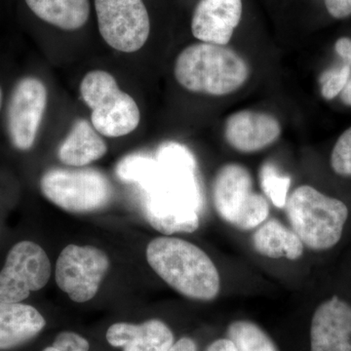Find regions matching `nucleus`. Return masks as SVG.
<instances>
[{"mask_svg": "<svg viewBox=\"0 0 351 351\" xmlns=\"http://www.w3.org/2000/svg\"><path fill=\"white\" fill-rule=\"evenodd\" d=\"M147 261L157 276L188 299L210 302L221 290V277L211 258L186 240L156 237L145 251Z\"/></svg>", "mask_w": 351, "mask_h": 351, "instance_id": "nucleus-1", "label": "nucleus"}, {"mask_svg": "<svg viewBox=\"0 0 351 351\" xmlns=\"http://www.w3.org/2000/svg\"><path fill=\"white\" fill-rule=\"evenodd\" d=\"M250 66L237 51L217 44H191L178 55L174 75L193 93L221 97L234 93L250 76Z\"/></svg>", "mask_w": 351, "mask_h": 351, "instance_id": "nucleus-2", "label": "nucleus"}, {"mask_svg": "<svg viewBox=\"0 0 351 351\" xmlns=\"http://www.w3.org/2000/svg\"><path fill=\"white\" fill-rule=\"evenodd\" d=\"M286 208L292 230L307 248L329 250L343 237L348 219V208L343 201L304 184L288 196Z\"/></svg>", "mask_w": 351, "mask_h": 351, "instance_id": "nucleus-3", "label": "nucleus"}, {"mask_svg": "<svg viewBox=\"0 0 351 351\" xmlns=\"http://www.w3.org/2000/svg\"><path fill=\"white\" fill-rule=\"evenodd\" d=\"M80 95L91 110L95 130L105 137H123L140 123L137 103L120 89L115 78L108 71H89L80 83Z\"/></svg>", "mask_w": 351, "mask_h": 351, "instance_id": "nucleus-4", "label": "nucleus"}, {"mask_svg": "<svg viewBox=\"0 0 351 351\" xmlns=\"http://www.w3.org/2000/svg\"><path fill=\"white\" fill-rule=\"evenodd\" d=\"M213 202L219 218L240 230H253L269 218V201L253 191L250 172L240 164L219 168L214 180Z\"/></svg>", "mask_w": 351, "mask_h": 351, "instance_id": "nucleus-5", "label": "nucleus"}, {"mask_svg": "<svg viewBox=\"0 0 351 351\" xmlns=\"http://www.w3.org/2000/svg\"><path fill=\"white\" fill-rule=\"evenodd\" d=\"M40 191L57 207L76 214L103 209L112 197L110 182L95 169L53 168L41 177Z\"/></svg>", "mask_w": 351, "mask_h": 351, "instance_id": "nucleus-6", "label": "nucleus"}, {"mask_svg": "<svg viewBox=\"0 0 351 351\" xmlns=\"http://www.w3.org/2000/svg\"><path fill=\"white\" fill-rule=\"evenodd\" d=\"M107 254L94 246L71 244L59 255L55 279L71 301L82 304L93 299L110 269Z\"/></svg>", "mask_w": 351, "mask_h": 351, "instance_id": "nucleus-7", "label": "nucleus"}, {"mask_svg": "<svg viewBox=\"0 0 351 351\" xmlns=\"http://www.w3.org/2000/svg\"><path fill=\"white\" fill-rule=\"evenodd\" d=\"M51 274L52 265L43 247L27 240L18 242L0 270V302L25 301L47 285Z\"/></svg>", "mask_w": 351, "mask_h": 351, "instance_id": "nucleus-8", "label": "nucleus"}, {"mask_svg": "<svg viewBox=\"0 0 351 351\" xmlns=\"http://www.w3.org/2000/svg\"><path fill=\"white\" fill-rule=\"evenodd\" d=\"M95 9L101 38L113 49L133 53L147 43L151 21L143 0H95Z\"/></svg>", "mask_w": 351, "mask_h": 351, "instance_id": "nucleus-9", "label": "nucleus"}, {"mask_svg": "<svg viewBox=\"0 0 351 351\" xmlns=\"http://www.w3.org/2000/svg\"><path fill=\"white\" fill-rule=\"evenodd\" d=\"M47 97L45 85L34 76L22 78L14 87L7 107L6 124L11 144L18 151H29L34 147Z\"/></svg>", "mask_w": 351, "mask_h": 351, "instance_id": "nucleus-10", "label": "nucleus"}, {"mask_svg": "<svg viewBox=\"0 0 351 351\" xmlns=\"http://www.w3.org/2000/svg\"><path fill=\"white\" fill-rule=\"evenodd\" d=\"M223 133L226 143L233 149L253 154L274 144L280 137L282 129L274 115L246 110L228 117Z\"/></svg>", "mask_w": 351, "mask_h": 351, "instance_id": "nucleus-11", "label": "nucleus"}, {"mask_svg": "<svg viewBox=\"0 0 351 351\" xmlns=\"http://www.w3.org/2000/svg\"><path fill=\"white\" fill-rule=\"evenodd\" d=\"M311 351H351V304L335 295L314 311Z\"/></svg>", "mask_w": 351, "mask_h": 351, "instance_id": "nucleus-12", "label": "nucleus"}, {"mask_svg": "<svg viewBox=\"0 0 351 351\" xmlns=\"http://www.w3.org/2000/svg\"><path fill=\"white\" fill-rule=\"evenodd\" d=\"M242 0H200L191 19V32L200 43L226 46L239 27Z\"/></svg>", "mask_w": 351, "mask_h": 351, "instance_id": "nucleus-13", "label": "nucleus"}, {"mask_svg": "<svg viewBox=\"0 0 351 351\" xmlns=\"http://www.w3.org/2000/svg\"><path fill=\"white\" fill-rule=\"evenodd\" d=\"M106 338L110 346L122 351H169L174 345V334L158 319L142 324L115 323L108 328Z\"/></svg>", "mask_w": 351, "mask_h": 351, "instance_id": "nucleus-14", "label": "nucleus"}, {"mask_svg": "<svg viewBox=\"0 0 351 351\" xmlns=\"http://www.w3.org/2000/svg\"><path fill=\"white\" fill-rule=\"evenodd\" d=\"M45 325V318L36 307L23 302H0V350L29 343Z\"/></svg>", "mask_w": 351, "mask_h": 351, "instance_id": "nucleus-15", "label": "nucleus"}, {"mask_svg": "<svg viewBox=\"0 0 351 351\" xmlns=\"http://www.w3.org/2000/svg\"><path fill=\"white\" fill-rule=\"evenodd\" d=\"M108 152V145L92 124L80 119L60 145L58 157L71 167H83L99 160Z\"/></svg>", "mask_w": 351, "mask_h": 351, "instance_id": "nucleus-16", "label": "nucleus"}, {"mask_svg": "<svg viewBox=\"0 0 351 351\" xmlns=\"http://www.w3.org/2000/svg\"><path fill=\"white\" fill-rule=\"evenodd\" d=\"M253 246L257 253L269 258L297 261L304 254V243L293 230L277 219L265 221L253 235Z\"/></svg>", "mask_w": 351, "mask_h": 351, "instance_id": "nucleus-17", "label": "nucleus"}, {"mask_svg": "<svg viewBox=\"0 0 351 351\" xmlns=\"http://www.w3.org/2000/svg\"><path fill=\"white\" fill-rule=\"evenodd\" d=\"M145 216L154 230L166 235L195 232L199 228L196 210L151 196L145 203Z\"/></svg>", "mask_w": 351, "mask_h": 351, "instance_id": "nucleus-18", "label": "nucleus"}, {"mask_svg": "<svg viewBox=\"0 0 351 351\" xmlns=\"http://www.w3.org/2000/svg\"><path fill=\"white\" fill-rule=\"evenodd\" d=\"M39 19L64 31H75L86 25L89 0H25Z\"/></svg>", "mask_w": 351, "mask_h": 351, "instance_id": "nucleus-19", "label": "nucleus"}, {"mask_svg": "<svg viewBox=\"0 0 351 351\" xmlns=\"http://www.w3.org/2000/svg\"><path fill=\"white\" fill-rule=\"evenodd\" d=\"M228 336L237 351H278L269 335L251 321H234L228 328Z\"/></svg>", "mask_w": 351, "mask_h": 351, "instance_id": "nucleus-20", "label": "nucleus"}, {"mask_svg": "<svg viewBox=\"0 0 351 351\" xmlns=\"http://www.w3.org/2000/svg\"><path fill=\"white\" fill-rule=\"evenodd\" d=\"M261 186L265 195L277 208L286 206L291 178L281 174L276 165L265 163L260 171Z\"/></svg>", "mask_w": 351, "mask_h": 351, "instance_id": "nucleus-21", "label": "nucleus"}, {"mask_svg": "<svg viewBox=\"0 0 351 351\" xmlns=\"http://www.w3.org/2000/svg\"><path fill=\"white\" fill-rule=\"evenodd\" d=\"M159 169L160 167L158 162L152 159L142 156H131L124 159L119 164L117 173L125 181L140 182L145 189L156 179Z\"/></svg>", "mask_w": 351, "mask_h": 351, "instance_id": "nucleus-22", "label": "nucleus"}, {"mask_svg": "<svg viewBox=\"0 0 351 351\" xmlns=\"http://www.w3.org/2000/svg\"><path fill=\"white\" fill-rule=\"evenodd\" d=\"M351 75V66L343 64L324 71L320 77L321 94L326 100H332L341 93Z\"/></svg>", "mask_w": 351, "mask_h": 351, "instance_id": "nucleus-23", "label": "nucleus"}, {"mask_svg": "<svg viewBox=\"0 0 351 351\" xmlns=\"http://www.w3.org/2000/svg\"><path fill=\"white\" fill-rule=\"evenodd\" d=\"M331 167L336 174L351 177V127L341 134L332 149Z\"/></svg>", "mask_w": 351, "mask_h": 351, "instance_id": "nucleus-24", "label": "nucleus"}, {"mask_svg": "<svg viewBox=\"0 0 351 351\" xmlns=\"http://www.w3.org/2000/svg\"><path fill=\"white\" fill-rule=\"evenodd\" d=\"M90 343L86 339L75 332L64 331L58 334L52 346L43 351H89Z\"/></svg>", "mask_w": 351, "mask_h": 351, "instance_id": "nucleus-25", "label": "nucleus"}, {"mask_svg": "<svg viewBox=\"0 0 351 351\" xmlns=\"http://www.w3.org/2000/svg\"><path fill=\"white\" fill-rule=\"evenodd\" d=\"M328 13L335 19H345L351 15V0H324Z\"/></svg>", "mask_w": 351, "mask_h": 351, "instance_id": "nucleus-26", "label": "nucleus"}, {"mask_svg": "<svg viewBox=\"0 0 351 351\" xmlns=\"http://www.w3.org/2000/svg\"><path fill=\"white\" fill-rule=\"evenodd\" d=\"M335 49L343 61V64L351 66V39L341 38L335 44Z\"/></svg>", "mask_w": 351, "mask_h": 351, "instance_id": "nucleus-27", "label": "nucleus"}, {"mask_svg": "<svg viewBox=\"0 0 351 351\" xmlns=\"http://www.w3.org/2000/svg\"><path fill=\"white\" fill-rule=\"evenodd\" d=\"M206 351H237L230 339H219L210 343Z\"/></svg>", "mask_w": 351, "mask_h": 351, "instance_id": "nucleus-28", "label": "nucleus"}, {"mask_svg": "<svg viewBox=\"0 0 351 351\" xmlns=\"http://www.w3.org/2000/svg\"><path fill=\"white\" fill-rule=\"evenodd\" d=\"M169 351H196V343L193 339L184 337L174 343Z\"/></svg>", "mask_w": 351, "mask_h": 351, "instance_id": "nucleus-29", "label": "nucleus"}, {"mask_svg": "<svg viewBox=\"0 0 351 351\" xmlns=\"http://www.w3.org/2000/svg\"><path fill=\"white\" fill-rule=\"evenodd\" d=\"M339 96H341V100L343 101L345 105L351 107V75L343 91L339 94Z\"/></svg>", "mask_w": 351, "mask_h": 351, "instance_id": "nucleus-30", "label": "nucleus"}, {"mask_svg": "<svg viewBox=\"0 0 351 351\" xmlns=\"http://www.w3.org/2000/svg\"><path fill=\"white\" fill-rule=\"evenodd\" d=\"M2 101H3V95H2L1 88H0V110H1L2 107Z\"/></svg>", "mask_w": 351, "mask_h": 351, "instance_id": "nucleus-31", "label": "nucleus"}]
</instances>
